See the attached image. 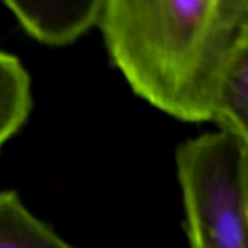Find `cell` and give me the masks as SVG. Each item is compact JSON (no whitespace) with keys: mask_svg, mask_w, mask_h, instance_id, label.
Here are the masks:
<instances>
[{"mask_svg":"<svg viewBox=\"0 0 248 248\" xmlns=\"http://www.w3.org/2000/svg\"><path fill=\"white\" fill-rule=\"evenodd\" d=\"M97 26L136 94L178 120L212 121L223 78L248 47V1L104 0Z\"/></svg>","mask_w":248,"mask_h":248,"instance_id":"6da1fadb","label":"cell"},{"mask_svg":"<svg viewBox=\"0 0 248 248\" xmlns=\"http://www.w3.org/2000/svg\"><path fill=\"white\" fill-rule=\"evenodd\" d=\"M177 176L190 248H248V140L218 131L182 143Z\"/></svg>","mask_w":248,"mask_h":248,"instance_id":"7a4b0ae2","label":"cell"},{"mask_svg":"<svg viewBox=\"0 0 248 248\" xmlns=\"http://www.w3.org/2000/svg\"><path fill=\"white\" fill-rule=\"evenodd\" d=\"M22 28L46 45L73 43L98 24L104 0H6Z\"/></svg>","mask_w":248,"mask_h":248,"instance_id":"3957f363","label":"cell"},{"mask_svg":"<svg viewBox=\"0 0 248 248\" xmlns=\"http://www.w3.org/2000/svg\"><path fill=\"white\" fill-rule=\"evenodd\" d=\"M0 248H77L31 215L14 191H0Z\"/></svg>","mask_w":248,"mask_h":248,"instance_id":"277c9868","label":"cell"},{"mask_svg":"<svg viewBox=\"0 0 248 248\" xmlns=\"http://www.w3.org/2000/svg\"><path fill=\"white\" fill-rule=\"evenodd\" d=\"M31 108L28 73L16 56L0 51V148L26 123Z\"/></svg>","mask_w":248,"mask_h":248,"instance_id":"5b68a950","label":"cell"},{"mask_svg":"<svg viewBox=\"0 0 248 248\" xmlns=\"http://www.w3.org/2000/svg\"><path fill=\"white\" fill-rule=\"evenodd\" d=\"M248 47L237 53L225 73L212 121L220 131L248 140Z\"/></svg>","mask_w":248,"mask_h":248,"instance_id":"8992f818","label":"cell"}]
</instances>
